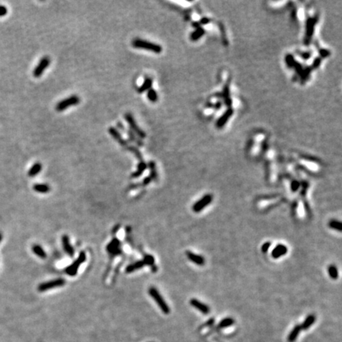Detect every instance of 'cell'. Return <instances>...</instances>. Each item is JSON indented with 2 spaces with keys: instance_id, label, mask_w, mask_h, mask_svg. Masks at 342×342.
<instances>
[{
  "instance_id": "2e32d148",
  "label": "cell",
  "mask_w": 342,
  "mask_h": 342,
  "mask_svg": "<svg viewBox=\"0 0 342 342\" xmlns=\"http://www.w3.org/2000/svg\"><path fill=\"white\" fill-rule=\"evenodd\" d=\"M152 83H153L152 78H151L150 77H146L144 78V81H143L142 85L137 89V91L139 94H143V93L146 92V91H147L148 90H150L151 88Z\"/></svg>"
},
{
  "instance_id": "ffe728a7",
  "label": "cell",
  "mask_w": 342,
  "mask_h": 342,
  "mask_svg": "<svg viewBox=\"0 0 342 342\" xmlns=\"http://www.w3.org/2000/svg\"><path fill=\"white\" fill-rule=\"evenodd\" d=\"M41 169H42V165H41V163H36L35 164H34V166L30 169L28 175L30 176V177H34V176H36L37 174H38L40 172H41Z\"/></svg>"
},
{
  "instance_id": "4dcf8cb0",
  "label": "cell",
  "mask_w": 342,
  "mask_h": 342,
  "mask_svg": "<svg viewBox=\"0 0 342 342\" xmlns=\"http://www.w3.org/2000/svg\"><path fill=\"white\" fill-rule=\"evenodd\" d=\"M7 12H8V10L6 6H2V5H0V17H3V16L6 15Z\"/></svg>"
},
{
  "instance_id": "30bf717a",
  "label": "cell",
  "mask_w": 342,
  "mask_h": 342,
  "mask_svg": "<svg viewBox=\"0 0 342 342\" xmlns=\"http://www.w3.org/2000/svg\"><path fill=\"white\" fill-rule=\"evenodd\" d=\"M189 303L192 307H193L194 308L197 309L198 311L201 312L203 314H207L210 312V308L208 306H207L205 303H202L200 300H196V299H192L189 301Z\"/></svg>"
},
{
  "instance_id": "83f0119b",
  "label": "cell",
  "mask_w": 342,
  "mask_h": 342,
  "mask_svg": "<svg viewBox=\"0 0 342 342\" xmlns=\"http://www.w3.org/2000/svg\"><path fill=\"white\" fill-rule=\"evenodd\" d=\"M149 167H150V170H151V176H150L151 178L152 179L157 178V174H156V171H155V163H154V162H150V163H149Z\"/></svg>"
},
{
  "instance_id": "f1b7e54d",
  "label": "cell",
  "mask_w": 342,
  "mask_h": 342,
  "mask_svg": "<svg viewBox=\"0 0 342 342\" xmlns=\"http://www.w3.org/2000/svg\"><path fill=\"white\" fill-rule=\"evenodd\" d=\"M270 246H271V242H264V244L262 245V246H261V251H262L263 253H266V252H268V250H269Z\"/></svg>"
},
{
  "instance_id": "5bb4252c",
  "label": "cell",
  "mask_w": 342,
  "mask_h": 342,
  "mask_svg": "<svg viewBox=\"0 0 342 342\" xmlns=\"http://www.w3.org/2000/svg\"><path fill=\"white\" fill-rule=\"evenodd\" d=\"M126 132H127V135H128V140H129L130 142L134 143L136 144V146L138 147H143V145H144V143H143L142 139H141L138 135H135L133 131H131L130 129H128V130H126Z\"/></svg>"
},
{
  "instance_id": "44dd1931",
  "label": "cell",
  "mask_w": 342,
  "mask_h": 342,
  "mask_svg": "<svg viewBox=\"0 0 342 342\" xmlns=\"http://www.w3.org/2000/svg\"><path fill=\"white\" fill-rule=\"evenodd\" d=\"M34 189L40 193H47L50 191V187L46 184H35L34 185Z\"/></svg>"
},
{
  "instance_id": "ba28073f",
  "label": "cell",
  "mask_w": 342,
  "mask_h": 342,
  "mask_svg": "<svg viewBox=\"0 0 342 342\" xmlns=\"http://www.w3.org/2000/svg\"><path fill=\"white\" fill-rule=\"evenodd\" d=\"M50 64V59L48 56H44L41 58L39 63L37 65L34 70V76L35 78H40L43 72L46 70L47 67Z\"/></svg>"
},
{
  "instance_id": "6da1fadb",
  "label": "cell",
  "mask_w": 342,
  "mask_h": 342,
  "mask_svg": "<svg viewBox=\"0 0 342 342\" xmlns=\"http://www.w3.org/2000/svg\"><path fill=\"white\" fill-rule=\"evenodd\" d=\"M131 45L135 48L146 49V50L155 52V53H160L163 50L162 47L159 45H157L155 43L145 41V40L139 39V38H136V39L131 41Z\"/></svg>"
},
{
  "instance_id": "ac0fdd59",
  "label": "cell",
  "mask_w": 342,
  "mask_h": 342,
  "mask_svg": "<svg viewBox=\"0 0 342 342\" xmlns=\"http://www.w3.org/2000/svg\"><path fill=\"white\" fill-rule=\"evenodd\" d=\"M145 264H147V263H146V261H136V262H135V263H133V264H130V265H128V266L127 267V268H126V272H128V273L134 272V271H135V270L143 268V267L144 266Z\"/></svg>"
},
{
  "instance_id": "603a6c76",
  "label": "cell",
  "mask_w": 342,
  "mask_h": 342,
  "mask_svg": "<svg viewBox=\"0 0 342 342\" xmlns=\"http://www.w3.org/2000/svg\"><path fill=\"white\" fill-rule=\"evenodd\" d=\"M146 168H147L146 163H145L144 162L141 161L140 163H139V165H138L137 170L135 171V172H134L133 174H131V177H132V178H138L139 176H140L141 174L143 173V171L146 170Z\"/></svg>"
},
{
  "instance_id": "7402d4cb",
  "label": "cell",
  "mask_w": 342,
  "mask_h": 342,
  "mask_svg": "<svg viewBox=\"0 0 342 342\" xmlns=\"http://www.w3.org/2000/svg\"><path fill=\"white\" fill-rule=\"evenodd\" d=\"M328 274L333 280H336L338 278V269L335 266L334 264H330L328 266L327 268Z\"/></svg>"
},
{
  "instance_id": "d4e9b609",
  "label": "cell",
  "mask_w": 342,
  "mask_h": 342,
  "mask_svg": "<svg viewBox=\"0 0 342 342\" xmlns=\"http://www.w3.org/2000/svg\"><path fill=\"white\" fill-rule=\"evenodd\" d=\"M328 226H329V227H330L331 229L335 230V231H340V232L342 231V223L340 221H338V220H330L329 223H328Z\"/></svg>"
},
{
  "instance_id": "7c38bea8",
  "label": "cell",
  "mask_w": 342,
  "mask_h": 342,
  "mask_svg": "<svg viewBox=\"0 0 342 342\" xmlns=\"http://www.w3.org/2000/svg\"><path fill=\"white\" fill-rule=\"evenodd\" d=\"M186 256L189 261H192L194 264H197V265L202 266V265L205 264V260H204V258L202 256L198 255V254H196V253H192L191 251H186Z\"/></svg>"
},
{
  "instance_id": "484cf974",
  "label": "cell",
  "mask_w": 342,
  "mask_h": 342,
  "mask_svg": "<svg viewBox=\"0 0 342 342\" xmlns=\"http://www.w3.org/2000/svg\"><path fill=\"white\" fill-rule=\"evenodd\" d=\"M126 150H128L129 151H131V153H133L134 155L136 156V158L138 159H139V160H142V159H143L142 154H141V152L139 151V150L136 147L132 146V145L129 144V146L126 148Z\"/></svg>"
},
{
  "instance_id": "836d02e7",
  "label": "cell",
  "mask_w": 342,
  "mask_h": 342,
  "mask_svg": "<svg viewBox=\"0 0 342 342\" xmlns=\"http://www.w3.org/2000/svg\"><path fill=\"white\" fill-rule=\"evenodd\" d=\"M2 233L0 232V242H1V241H2Z\"/></svg>"
},
{
  "instance_id": "f546056e",
  "label": "cell",
  "mask_w": 342,
  "mask_h": 342,
  "mask_svg": "<svg viewBox=\"0 0 342 342\" xmlns=\"http://www.w3.org/2000/svg\"><path fill=\"white\" fill-rule=\"evenodd\" d=\"M300 186V182H298L297 181H292V185H291V188H292V190L293 191V192H296V191L299 189Z\"/></svg>"
},
{
  "instance_id": "277c9868",
  "label": "cell",
  "mask_w": 342,
  "mask_h": 342,
  "mask_svg": "<svg viewBox=\"0 0 342 342\" xmlns=\"http://www.w3.org/2000/svg\"><path fill=\"white\" fill-rule=\"evenodd\" d=\"M124 119H125V120L127 121L128 125H129L131 131H133L134 133L136 135H138L141 139L146 138V133L138 126V124L135 122V118H134V117L131 113H126L124 114Z\"/></svg>"
},
{
  "instance_id": "5b68a950",
  "label": "cell",
  "mask_w": 342,
  "mask_h": 342,
  "mask_svg": "<svg viewBox=\"0 0 342 342\" xmlns=\"http://www.w3.org/2000/svg\"><path fill=\"white\" fill-rule=\"evenodd\" d=\"M86 259H87L86 253L84 251H82L81 253H79V256H78V257L77 258V260L70 264V266H68L67 268H66V270H65V271H66V273L69 276H75L76 274H77V271H78V268H79V265L81 264H82L83 262H85Z\"/></svg>"
},
{
  "instance_id": "7a4b0ae2",
  "label": "cell",
  "mask_w": 342,
  "mask_h": 342,
  "mask_svg": "<svg viewBox=\"0 0 342 342\" xmlns=\"http://www.w3.org/2000/svg\"><path fill=\"white\" fill-rule=\"evenodd\" d=\"M148 293H149V295L151 296L152 299L156 302L158 306L160 307L161 311H163L164 314H168L170 312V307H169V306L167 305V302L163 300V296H161V294L159 293V292L155 288L151 287L150 288H149V290H148Z\"/></svg>"
},
{
  "instance_id": "4316f807",
  "label": "cell",
  "mask_w": 342,
  "mask_h": 342,
  "mask_svg": "<svg viewBox=\"0 0 342 342\" xmlns=\"http://www.w3.org/2000/svg\"><path fill=\"white\" fill-rule=\"evenodd\" d=\"M147 98L151 102H156L158 101L157 92L154 89L151 88L147 91Z\"/></svg>"
},
{
  "instance_id": "52a82bcc",
  "label": "cell",
  "mask_w": 342,
  "mask_h": 342,
  "mask_svg": "<svg viewBox=\"0 0 342 342\" xmlns=\"http://www.w3.org/2000/svg\"><path fill=\"white\" fill-rule=\"evenodd\" d=\"M212 200H213L212 195L211 194L204 195L201 199H200L197 202H196V203L193 204V206H192V211L196 213L200 212V211H201L204 207H206L207 205H209V204L211 203Z\"/></svg>"
},
{
  "instance_id": "4fadbf2b",
  "label": "cell",
  "mask_w": 342,
  "mask_h": 342,
  "mask_svg": "<svg viewBox=\"0 0 342 342\" xmlns=\"http://www.w3.org/2000/svg\"><path fill=\"white\" fill-rule=\"evenodd\" d=\"M62 243H63V249H64L65 252L68 254L70 257H73L74 256V249H73L72 246L70 245V240L67 235H63L62 237Z\"/></svg>"
},
{
  "instance_id": "cb8c5ba5",
  "label": "cell",
  "mask_w": 342,
  "mask_h": 342,
  "mask_svg": "<svg viewBox=\"0 0 342 342\" xmlns=\"http://www.w3.org/2000/svg\"><path fill=\"white\" fill-rule=\"evenodd\" d=\"M235 323V320L232 318H225L221 320L218 325L219 328H227L231 326Z\"/></svg>"
},
{
  "instance_id": "d6986e66",
  "label": "cell",
  "mask_w": 342,
  "mask_h": 342,
  "mask_svg": "<svg viewBox=\"0 0 342 342\" xmlns=\"http://www.w3.org/2000/svg\"><path fill=\"white\" fill-rule=\"evenodd\" d=\"M32 250H33V251H34V253H35L36 255L38 256L39 257H41V258L42 259L46 258L47 257L46 252L43 250V248L41 247L40 245H37V244L34 245L33 247H32Z\"/></svg>"
},
{
  "instance_id": "8992f818",
  "label": "cell",
  "mask_w": 342,
  "mask_h": 342,
  "mask_svg": "<svg viewBox=\"0 0 342 342\" xmlns=\"http://www.w3.org/2000/svg\"><path fill=\"white\" fill-rule=\"evenodd\" d=\"M64 284H65L64 280L61 279V278H59V279L53 280H50V281H48V282H45V283L41 284L38 286V288H37V290L41 292H45V291L47 290H49V289L55 288L63 287Z\"/></svg>"
},
{
  "instance_id": "d6a6232c",
  "label": "cell",
  "mask_w": 342,
  "mask_h": 342,
  "mask_svg": "<svg viewBox=\"0 0 342 342\" xmlns=\"http://www.w3.org/2000/svg\"><path fill=\"white\" fill-rule=\"evenodd\" d=\"M214 318H211V319H209L208 321H207V322H206V324L204 325H211L213 323H214Z\"/></svg>"
},
{
  "instance_id": "e0dca14e",
  "label": "cell",
  "mask_w": 342,
  "mask_h": 342,
  "mask_svg": "<svg viewBox=\"0 0 342 342\" xmlns=\"http://www.w3.org/2000/svg\"><path fill=\"white\" fill-rule=\"evenodd\" d=\"M302 329L301 326L300 325H295L294 328L292 329L290 333H289L288 336V342H295L296 339L298 338V336L300 335V332H301Z\"/></svg>"
},
{
  "instance_id": "8fae6325",
  "label": "cell",
  "mask_w": 342,
  "mask_h": 342,
  "mask_svg": "<svg viewBox=\"0 0 342 342\" xmlns=\"http://www.w3.org/2000/svg\"><path fill=\"white\" fill-rule=\"evenodd\" d=\"M288 247L285 245L279 244L277 246H276V247L272 250L271 256L274 259H278L282 257V256L285 255L288 253Z\"/></svg>"
},
{
  "instance_id": "9c48e42d",
  "label": "cell",
  "mask_w": 342,
  "mask_h": 342,
  "mask_svg": "<svg viewBox=\"0 0 342 342\" xmlns=\"http://www.w3.org/2000/svg\"><path fill=\"white\" fill-rule=\"evenodd\" d=\"M108 131H109V133L110 134V135L113 137L115 140L118 143L120 146L124 147L125 149L129 146V143H128V141L126 140V139H124V138H123L122 135L120 133V131H119L117 128H115L114 127H110V128H109Z\"/></svg>"
},
{
  "instance_id": "3957f363",
  "label": "cell",
  "mask_w": 342,
  "mask_h": 342,
  "mask_svg": "<svg viewBox=\"0 0 342 342\" xmlns=\"http://www.w3.org/2000/svg\"><path fill=\"white\" fill-rule=\"evenodd\" d=\"M80 102L79 97L77 95H72L69 98H65L58 102L56 106V110L58 112H62L68 109L70 106H74L78 105Z\"/></svg>"
},
{
  "instance_id": "1f68e13d",
  "label": "cell",
  "mask_w": 342,
  "mask_h": 342,
  "mask_svg": "<svg viewBox=\"0 0 342 342\" xmlns=\"http://www.w3.org/2000/svg\"><path fill=\"white\" fill-rule=\"evenodd\" d=\"M117 127L118 128V129L120 130V131H126V129L125 128H124V124H123L121 122H117Z\"/></svg>"
},
{
  "instance_id": "9a60e30c",
  "label": "cell",
  "mask_w": 342,
  "mask_h": 342,
  "mask_svg": "<svg viewBox=\"0 0 342 342\" xmlns=\"http://www.w3.org/2000/svg\"><path fill=\"white\" fill-rule=\"evenodd\" d=\"M316 321V317L314 314H309L308 316L306 318V319L303 321V322L302 323L301 329L303 330H307L310 327H311L314 323Z\"/></svg>"
}]
</instances>
